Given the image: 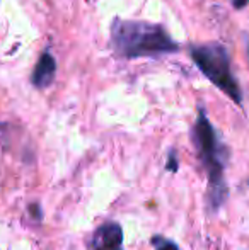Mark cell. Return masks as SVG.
<instances>
[{
	"mask_svg": "<svg viewBox=\"0 0 249 250\" xmlns=\"http://www.w3.org/2000/svg\"><path fill=\"white\" fill-rule=\"evenodd\" d=\"M111 48L123 58L166 55L180 50L162 26L123 19H116L111 24Z\"/></svg>",
	"mask_w": 249,
	"mask_h": 250,
	"instance_id": "6da1fadb",
	"label": "cell"
},
{
	"mask_svg": "<svg viewBox=\"0 0 249 250\" xmlns=\"http://www.w3.org/2000/svg\"><path fill=\"white\" fill-rule=\"evenodd\" d=\"M193 142H195L198 157L208 175V201L213 209H219L227 199L226 184V148L220 143L212 123L208 121L205 111L198 112V119L193 128Z\"/></svg>",
	"mask_w": 249,
	"mask_h": 250,
	"instance_id": "7a4b0ae2",
	"label": "cell"
},
{
	"mask_svg": "<svg viewBox=\"0 0 249 250\" xmlns=\"http://www.w3.org/2000/svg\"><path fill=\"white\" fill-rule=\"evenodd\" d=\"M191 58L200 68V72L222 92H226L234 102H243L239 82L236 80L230 68V60L227 50L219 43L200 44L191 48Z\"/></svg>",
	"mask_w": 249,
	"mask_h": 250,
	"instance_id": "3957f363",
	"label": "cell"
},
{
	"mask_svg": "<svg viewBox=\"0 0 249 250\" xmlns=\"http://www.w3.org/2000/svg\"><path fill=\"white\" fill-rule=\"evenodd\" d=\"M91 250H123V230L114 221L101 225L94 231Z\"/></svg>",
	"mask_w": 249,
	"mask_h": 250,
	"instance_id": "277c9868",
	"label": "cell"
},
{
	"mask_svg": "<svg viewBox=\"0 0 249 250\" xmlns=\"http://www.w3.org/2000/svg\"><path fill=\"white\" fill-rule=\"evenodd\" d=\"M55 75H57V62H55V58L50 53L45 51L41 55V58L38 60L36 66H34L31 80H33L34 87H38V89H46L55 80Z\"/></svg>",
	"mask_w": 249,
	"mask_h": 250,
	"instance_id": "5b68a950",
	"label": "cell"
},
{
	"mask_svg": "<svg viewBox=\"0 0 249 250\" xmlns=\"http://www.w3.org/2000/svg\"><path fill=\"white\" fill-rule=\"evenodd\" d=\"M154 244H156V250H180L174 242L164 240V238H160V237H157L156 240H154Z\"/></svg>",
	"mask_w": 249,
	"mask_h": 250,
	"instance_id": "8992f818",
	"label": "cell"
},
{
	"mask_svg": "<svg viewBox=\"0 0 249 250\" xmlns=\"http://www.w3.org/2000/svg\"><path fill=\"white\" fill-rule=\"evenodd\" d=\"M167 170H171V172L178 170V158L174 153H169V158H167Z\"/></svg>",
	"mask_w": 249,
	"mask_h": 250,
	"instance_id": "52a82bcc",
	"label": "cell"
},
{
	"mask_svg": "<svg viewBox=\"0 0 249 250\" xmlns=\"http://www.w3.org/2000/svg\"><path fill=\"white\" fill-rule=\"evenodd\" d=\"M248 3H249V0H234V7H236V9H243Z\"/></svg>",
	"mask_w": 249,
	"mask_h": 250,
	"instance_id": "ba28073f",
	"label": "cell"
}]
</instances>
